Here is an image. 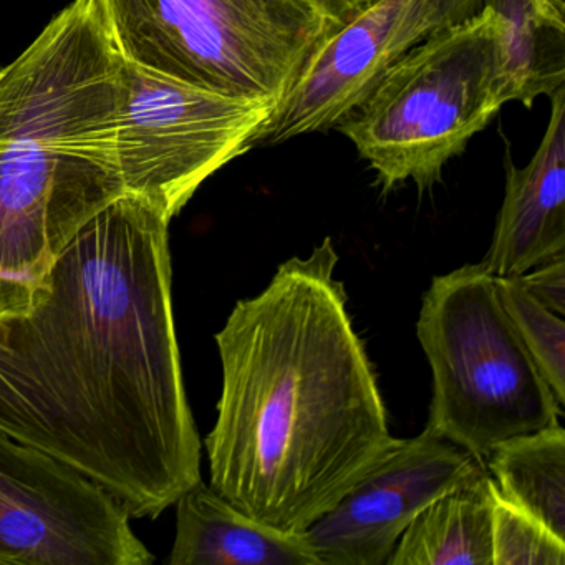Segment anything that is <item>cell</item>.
<instances>
[{"label": "cell", "mask_w": 565, "mask_h": 565, "mask_svg": "<svg viewBox=\"0 0 565 565\" xmlns=\"http://www.w3.org/2000/svg\"><path fill=\"white\" fill-rule=\"evenodd\" d=\"M323 14L332 21L337 31L359 18L363 11L375 4L376 0H316Z\"/></svg>", "instance_id": "obj_19"}, {"label": "cell", "mask_w": 565, "mask_h": 565, "mask_svg": "<svg viewBox=\"0 0 565 565\" xmlns=\"http://www.w3.org/2000/svg\"><path fill=\"white\" fill-rule=\"evenodd\" d=\"M481 9L482 0H376L310 55L257 148L335 130L399 58Z\"/></svg>", "instance_id": "obj_9"}, {"label": "cell", "mask_w": 565, "mask_h": 565, "mask_svg": "<svg viewBox=\"0 0 565 565\" xmlns=\"http://www.w3.org/2000/svg\"><path fill=\"white\" fill-rule=\"evenodd\" d=\"M326 237L280 264L216 333L223 388L204 439L211 488L303 534L392 448L385 402Z\"/></svg>", "instance_id": "obj_2"}, {"label": "cell", "mask_w": 565, "mask_h": 565, "mask_svg": "<svg viewBox=\"0 0 565 565\" xmlns=\"http://www.w3.org/2000/svg\"><path fill=\"white\" fill-rule=\"evenodd\" d=\"M557 8L564 9L565 11V0H552Z\"/></svg>", "instance_id": "obj_20"}, {"label": "cell", "mask_w": 565, "mask_h": 565, "mask_svg": "<svg viewBox=\"0 0 565 565\" xmlns=\"http://www.w3.org/2000/svg\"><path fill=\"white\" fill-rule=\"evenodd\" d=\"M505 104L501 21L482 6L399 58L335 130L383 196L408 181L425 193Z\"/></svg>", "instance_id": "obj_4"}, {"label": "cell", "mask_w": 565, "mask_h": 565, "mask_svg": "<svg viewBox=\"0 0 565 565\" xmlns=\"http://www.w3.org/2000/svg\"><path fill=\"white\" fill-rule=\"evenodd\" d=\"M492 565H564L565 539L504 498L492 481Z\"/></svg>", "instance_id": "obj_17"}, {"label": "cell", "mask_w": 565, "mask_h": 565, "mask_svg": "<svg viewBox=\"0 0 565 565\" xmlns=\"http://www.w3.org/2000/svg\"><path fill=\"white\" fill-rule=\"evenodd\" d=\"M130 519L77 469L0 433V564H151Z\"/></svg>", "instance_id": "obj_8"}, {"label": "cell", "mask_w": 565, "mask_h": 565, "mask_svg": "<svg viewBox=\"0 0 565 565\" xmlns=\"http://www.w3.org/2000/svg\"><path fill=\"white\" fill-rule=\"evenodd\" d=\"M416 333L433 373V435L486 461L501 443L558 425L562 405L481 263L431 280Z\"/></svg>", "instance_id": "obj_5"}, {"label": "cell", "mask_w": 565, "mask_h": 565, "mask_svg": "<svg viewBox=\"0 0 565 565\" xmlns=\"http://www.w3.org/2000/svg\"><path fill=\"white\" fill-rule=\"evenodd\" d=\"M115 49L74 0L0 71V319L24 316L75 234L124 196Z\"/></svg>", "instance_id": "obj_3"}, {"label": "cell", "mask_w": 565, "mask_h": 565, "mask_svg": "<svg viewBox=\"0 0 565 565\" xmlns=\"http://www.w3.org/2000/svg\"><path fill=\"white\" fill-rule=\"evenodd\" d=\"M484 462L508 501L565 539V429L561 423L501 443Z\"/></svg>", "instance_id": "obj_15"}, {"label": "cell", "mask_w": 565, "mask_h": 565, "mask_svg": "<svg viewBox=\"0 0 565 565\" xmlns=\"http://www.w3.org/2000/svg\"><path fill=\"white\" fill-rule=\"evenodd\" d=\"M522 286L539 302L554 310L558 316L565 313V254L548 263L541 264L534 269L519 276Z\"/></svg>", "instance_id": "obj_18"}, {"label": "cell", "mask_w": 565, "mask_h": 565, "mask_svg": "<svg viewBox=\"0 0 565 565\" xmlns=\"http://www.w3.org/2000/svg\"><path fill=\"white\" fill-rule=\"evenodd\" d=\"M125 61L279 105L337 31L316 0H95Z\"/></svg>", "instance_id": "obj_6"}, {"label": "cell", "mask_w": 565, "mask_h": 565, "mask_svg": "<svg viewBox=\"0 0 565 565\" xmlns=\"http://www.w3.org/2000/svg\"><path fill=\"white\" fill-rule=\"evenodd\" d=\"M168 221L124 194L67 244L24 316L0 319V433L157 519L201 481Z\"/></svg>", "instance_id": "obj_1"}, {"label": "cell", "mask_w": 565, "mask_h": 565, "mask_svg": "<svg viewBox=\"0 0 565 565\" xmlns=\"http://www.w3.org/2000/svg\"><path fill=\"white\" fill-rule=\"evenodd\" d=\"M491 504L492 478L482 469L429 502L386 565H492Z\"/></svg>", "instance_id": "obj_13"}, {"label": "cell", "mask_w": 565, "mask_h": 565, "mask_svg": "<svg viewBox=\"0 0 565 565\" xmlns=\"http://www.w3.org/2000/svg\"><path fill=\"white\" fill-rule=\"evenodd\" d=\"M486 462L425 428L399 439L303 537L320 565H386L409 522Z\"/></svg>", "instance_id": "obj_10"}, {"label": "cell", "mask_w": 565, "mask_h": 565, "mask_svg": "<svg viewBox=\"0 0 565 565\" xmlns=\"http://www.w3.org/2000/svg\"><path fill=\"white\" fill-rule=\"evenodd\" d=\"M174 504L170 565H320L303 534L263 524L203 479Z\"/></svg>", "instance_id": "obj_12"}, {"label": "cell", "mask_w": 565, "mask_h": 565, "mask_svg": "<svg viewBox=\"0 0 565 565\" xmlns=\"http://www.w3.org/2000/svg\"><path fill=\"white\" fill-rule=\"evenodd\" d=\"M277 105L217 94L121 57L117 160L125 194L168 221L201 184L257 148Z\"/></svg>", "instance_id": "obj_7"}, {"label": "cell", "mask_w": 565, "mask_h": 565, "mask_svg": "<svg viewBox=\"0 0 565 565\" xmlns=\"http://www.w3.org/2000/svg\"><path fill=\"white\" fill-rule=\"evenodd\" d=\"M499 300L557 402L565 405L564 317L539 302L519 277H495Z\"/></svg>", "instance_id": "obj_16"}, {"label": "cell", "mask_w": 565, "mask_h": 565, "mask_svg": "<svg viewBox=\"0 0 565 565\" xmlns=\"http://www.w3.org/2000/svg\"><path fill=\"white\" fill-rule=\"evenodd\" d=\"M565 254V87L551 97L541 145L525 167L505 161V190L481 266L519 277Z\"/></svg>", "instance_id": "obj_11"}, {"label": "cell", "mask_w": 565, "mask_h": 565, "mask_svg": "<svg viewBox=\"0 0 565 565\" xmlns=\"http://www.w3.org/2000/svg\"><path fill=\"white\" fill-rule=\"evenodd\" d=\"M501 21L509 102L531 108L565 87V11L552 0H482Z\"/></svg>", "instance_id": "obj_14"}]
</instances>
